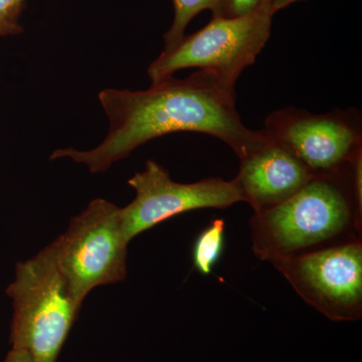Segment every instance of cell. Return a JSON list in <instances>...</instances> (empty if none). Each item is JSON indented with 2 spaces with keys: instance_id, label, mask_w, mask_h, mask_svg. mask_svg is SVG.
Returning a JSON list of instances; mask_svg holds the SVG:
<instances>
[{
  "instance_id": "obj_5",
  "label": "cell",
  "mask_w": 362,
  "mask_h": 362,
  "mask_svg": "<svg viewBox=\"0 0 362 362\" xmlns=\"http://www.w3.org/2000/svg\"><path fill=\"white\" fill-rule=\"evenodd\" d=\"M120 209L98 199L71 218L66 233L49 245L54 261L78 304L98 286L115 284L127 275V246Z\"/></svg>"
},
{
  "instance_id": "obj_10",
  "label": "cell",
  "mask_w": 362,
  "mask_h": 362,
  "mask_svg": "<svg viewBox=\"0 0 362 362\" xmlns=\"http://www.w3.org/2000/svg\"><path fill=\"white\" fill-rule=\"evenodd\" d=\"M223 0H173L175 18L164 35V51H173L185 37V30L190 21L202 11H211L213 16H221Z\"/></svg>"
},
{
  "instance_id": "obj_11",
  "label": "cell",
  "mask_w": 362,
  "mask_h": 362,
  "mask_svg": "<svg viewBox=\"0 0 362 362\" xmlns=\"http://www.w3.org/2000/svg\"><path fill=\"white\" fill-rule=\"evenodd\" d=\"M225 244V221L216 220L195 240L192 259L202 275L209 276L223 254Z\"/></svg>"
},
{
  "instance_id": "obj_3",
  "label": "cell",
  "mask_w": 362,
  "mask_h": 362,
  "mask_svg": "<svg viewBox=\"0 0 362 362\" xmlns=\"http://www.w3.org/2000/svg\"><path fill=\"white\" fill-rule=\"evenodd\" d=\"M13 301V349H25L33 362H56L80 312L66 279L47 246L16 265L7 288Z\"/></svg>"
},
{
  "instance_id": "obj_1",
  "label": "cell",
  "mask_w": 362,
  "mask_h": 362,
  "mask_svg": "<svg viewBox=\"0 0 362 362\" xmlns=\"http://www.w3.org/2000/svg\"><path fill=\"white\" fill-rule=\"evenodd\" d=\"M99 100L110 122L104 141L88 151L56 150L51 160L69 157L90 173H104L150 140L182 131L218 138L240 160L271 143L265 130L243 124L235 88L209 71L199 70L185 80L168 78L145 90L105 89Z\"/></svg>"
},
{
  "instance_id": "obj_8",
  "label": "cell",
  "mask_w": 362,
  "mask_h": 362,
  "mask_svg": "<svg viewBox=\"0 0 362 362\" xmlns=\"http://www.w3.org/2000/svg\"><path fill=\"white\" fill-rule=\"evenodd\" d=\"M309 304L333 321L361 316L362 249L346 244L274 262Z\"/></svg>"
},
{
  "instance_id": "obj_12",
  "label": "cell",
  "mask_w": 362,
  "mask_h": 362,
  "mask_svg": "<svg viewBox=\"0 0 362 362\" xmlns=\"http://www.w3.org/2000/svg\"><path fill=\"white\" fill-rule=\"evenodd\" d=\"M28 0H0V37L23 33L20 18Z\"/></svg>"
},
{
  "instance_id": "obj_9",
  "label": "cell",
  "mask_w": 362,
  "mask_h": 362,
  "mask_svg": "<svg viewBox=\"0 0 362 362\" xmlns=\"http://www.w3.org/2000/svg\"><path fill=\"white\" fill-rule=\"evenodd\" d=\"M315 175L289 150L271 141L242 159L235 181L244 202L259 213L287 201Z\"/></svg>"
},
{
  "instance_id": "obj_4",
  "label": "cell",
  "mask_w": 362,
  "mask_h": 362,
  "mask_svg": "<svg viewBox=\"0 0 362 362\" xmlns=\"http://www.w3.org/2000/svg\"><path fill=\"white\" fill-rule=\"evenodd\" d=\"M274 14L271 0H262L247 16H213L202 30L185 35L173 51L161 52L148 69L152 84L182 69L199 68L235 88L240 74L254 65L270 39Z\"/></svg>"
},
{
  "instance_id": "obj_7",
  "label": "cell",
  "mask_w": 362,
  "mask_h": 362,
  "mask_svg": "<svg viewBox=\"0 0 362 362\" xmlns=\"http://www.w3.org/2000/svg\"><path fill=\"white\" fill-rule=\"evenodd\" d=\"M264 130L272 142L289 150L314 175L339 170L361 154V119L356 112L315 115L286 108L273 112Z\"/></svg>"
},
{
  "instance_id": "obj_6",
  "label": "cell",
  "mask_w": 362,
  "mask_h": 362,
  "mask_svg": "<svg viewBox=\"0 0 362 362\" xmlns=\"http://www.w3.org/2000/svg\"><path fill=\"white\" fill-rule=\"evenodd\" d=\"M134 188V201L120 209L124 235L133 238L178 214L202 209H226L244 202L235 180L206 178L194 183L171 180L157 162H146L144 170L128 180Z\"/></svg>"
},
{
  "instance_id": "obj_14",
  "label": "cell",
  "mask_w": 362,
  "mask_h": 362,
  "mask_svg": "<svg viewBox=\"0 0 362 362\" xmlns=\"http://www.w3.org/2000/svg\"><path fill=\"white\" fill-rule=\"evenodd\" d=\"M1 362H33V358L25 349H11Z\"/></svg>"
},
{
  "instance_id": "obj_13",
  "label": "cell",
  "mask_w": 362,
  "mask_h": 362,
  "mask_svg": "<svg viewBox=\"0 0 362 362\" xmlns=\"http://www.w3.org/2000/svg\"><path fill=\"white\" fill-rule=\"evenodd\" d=\"M262 0H223L221 16L240 18L258 8Z\"/></svg>"
},
{
  "instance_id": "obj_15",
  "label": "cell",
  "mask_w": 362,
  "mask_h": 362,
  "mask_svg": "<svg viewBox=\"0 0 362 362\" xmlns=\"http://www.w3.org/2000/svg\"><path fill=\"white\" fill-rule=\"evenodd\" d=\"M271 1L274 13H276L277 11H281V9L289 6L293 2L299 1V0H271Z\"/></svg>"
},
{
  "instance_id": "obj_2",
  "label": "cell",
  "mask_w": 362,
  "mask_h": 362,
  "mask_svg": "<svg viewBox=\"0 0 362 362\" xmlns=\"http://www.w3.org/2000/svg\"><path fill=\"white\" fill-rule=\"evenodd\" d=\"M350 164L334 173L316 175L287 201L256 213L252 238L259 258L276 262L296 256L349 228L354 206L358 209L354 183L347 187L344 178Z\"/></svg>"
}]
</instances>
